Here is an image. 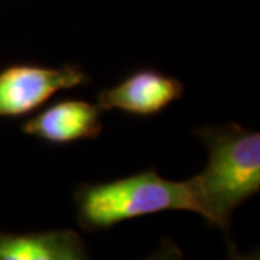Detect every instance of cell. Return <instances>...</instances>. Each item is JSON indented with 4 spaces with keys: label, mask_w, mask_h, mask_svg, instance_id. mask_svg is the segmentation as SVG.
<instances>
[{
    "label": "cell",
    "mask_w": 260,
    "mask_h": 260,
    "mask_svg": "<svg viewBox=\"0 0 260 260\" xmlns=\"http://www.w3.org/2000/svg\"><path fill=\"white\" fill-rule=\"evenodd\" d=\"M208 152L195 175L207 223L229 232L233 211L260 191V135L237 123L195 130Z\"/></svg>",
    "instance_id": "obj_1"
},
{
    "label": "cell",
    "mask_w": 260,
    "mask_h": 260,
    "mask_svg": "<svg viewBox=\"0 0 260 260\" xmlns=\"http://www.w3.org/2000/svg\"><path fill=\"white\" fill-rule=\"evenodd\" d=\"M74 201L78 224L90 232L171 210L204 215L194 177L169 181L153 168L112 182L83 184L77 188Z\"/></svg>",
    "instance_id": "obj_2"
},
{
    "label": "cell",
    "mask_w": 260,
    "mask_h": 260,
    "mask_svg": "<svg viewBox=\"0 0 260 260\" xmlns=\"http://www.w3.org/2000/svg\"><path fill=\"white\" fill-rule=\"evenodd\" d=\"M90 77L80 65L12 64L0 71V117H22L38 110L62 90L85 85Z\"/></svg>",
    "instance_id": "obj_3"
},
{
    "label": "cell",
    "mask_w": 260,
    "mask_h": 260,
    "mask_svg": "<svg viewBox=\"0 0 260 260\" xmlns=\"http://www.w3.org/2000/svg\"><path fill=\"white\" fill-rule=\"evenodd\" d=\"M184 91V84L175 77L153 68H140L112 87L103 88L97 104L103 112L119 110L135 117H150L179 100Z\"/></svg>",
    "instance_id": "obj_4"
},
{
    "label": "cell",
    "mask_w": 260,
    "mask_h": 260,
    "mask_svg": "<svg viewBox=\"0 0 260 260\" xmlns=\"http://www.w3.org/2000/svg\"><path fill=\"white\" fill-rule=\"evenodd\" d=\"M103 110L99 104L65 99L47 106L22 124V132L49 145H70L95 139L103 130Z\"/></svg>",
    "instance_id": "obj_5"
},
{
    "label": "cell",
    "mask_w": 260,
    "mask_h": 260,
    "mask_svg": "<svg viewBox=\"0 0 260 260\" xmlns=\"http://www.w3.org/2000/svg\"><path fill=\"white\" fill-rule=\"evenodd\" d=\"M0 260H91L78 233H0Z\"/></svg>",
    "instance_id": "obj_6"
},
{
    "label": "cell",
    "mask_w": 260,
    "mask_h": 260,
    "mask_svg": "<svg viewBox=\"0 0 260 260\" xmlns=\"http://www.w3.org/2000/svg\"><path fill=\"white\" fill-rule=\"evenodd\" d=\"M145 260H184V254L177 243L172 242L171 239H165L160 243L158 250Z\"/></svg>",
    "instance_id": "obj_7"
},
{
    "label": "cell",
    "mask_w": 260,
    "mask_h": 260,
    "mask_svg": "<svg viewBox=\"0 0 260 260\" xmlns=\"http://www.w3.org/2000/svg\"><path fill=\"white\" fill-rule=\"evenodd\" d=\"M227 260H260L259 251H253L250 254H240L239 251L236 250V247L230 246V254H229Z\"/></svg>",
    "instance_id": "obj_8"
}]
</instances>
